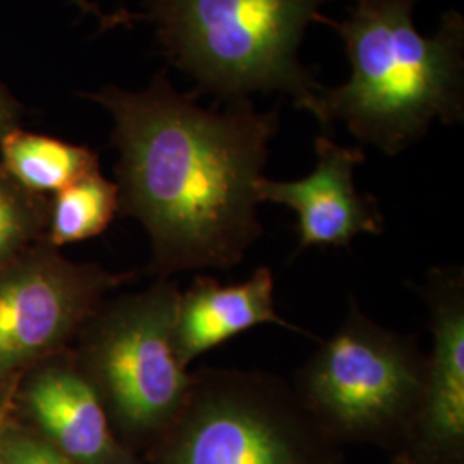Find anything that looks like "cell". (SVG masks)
Instances as JSON below:
<instances>
[{"mask_svg": "<svg viewBox=\"0 0 464 464\" xmlns=\"http://www.w3.org/2000/svg\"><path fill=\"white\" fill-rule=\"evenodd\" d=\"M92 99L114 117L119 205L149 231L155 270H229L264 236L256 183L279 111L249 99L203 109L166 74L143 92L105 88Z\"/></svg>", "mask_w": 464, "mask_h": 464, "instance_id": "cell-1", "label": "cell"}, {"mask_svg": "<svg viewBox=\"0 0 464 464\" xmlns=\"http://www.w3.org/2000/svg\"><path fill=\"white\" fill-rule=\"evenodd\" d=\"M420 0H353L346 21L318 14L344 42L351 78L322 88L312 116L327 128L344 122L351 134L389 157L413 147L433 121L464 119V17L448 11L437 34L416 30Z\"/></svg>", "mask_w": 464, "mask_h": 464, "instance_id": "cell-2", "label": "cell"}, {"mask_svg": "<svg viewBox=\"0 0 464 464\" xmlns=\"http://www.w3.org/2000/svg\"><path fill=\"white\" fill-rule=\"evenodd\" d=\"M331 0H149L145 19L172 66L220 102L255 92L293 95L312 112L324 88L299 61V45Z\"/></svg>", "mask_w": 464, "mask_h": 464, "instance_id": "cell-3", "label": "cell"}, {"mask_svg": "<svg viewBox=\"0 0 464 464\" xmlns=\"http://www.w3.org/2000/svg\"><path fill=\"white\" fill-rule=\"evenodd\" d=\"M427 354L413 334L387 329L351 299L348 314L291 382L322 430L385 439L415 429Z\"/></svg>", "mask_w": 464, "mask_h": 464, "instance_id": "cell-4", "label": "cell"}, {"mask_svg": "<svg viewBox=\"0 0 464 464\" xmlns=\"http://www.w3.org/2000/svg\"><path fill=\"white\" fill-rule=\"evenodd\" d=\"M167 431L160 464H331L291 382L268 372L199 368Z\"/></svg>", "mask_w": 464, "mask_h": 464, "instance_id": "cell-5", "label": "cell"}, {"mask_svg": "<svg viewBox=\"0 0 464 464\" xmlns=\"http://www.w3.org/2000/svg\"><path fill=\"white\" fill-rule=\"evenodd\" d=\"M179 287L160 282L119 301L92 327L84 348V377L105 411L124 430L149 435L167 430L183 410L193 373L174 351Z\"/></svg>", "mask_w": 464, "mask_h": 464, "instance_id": "cell-6", "label": "cell"}, {"mask_svg": "<svg viewBox=\"0 0 464 464\" xmlns=\"http://www.w3.org/2000/svg\"><path fill=\"white\" fill-rule=\"evenodd\" d=\"M431 332L420 413L410 440L431 464H456L464 448V270L435 266L416 285Z\"/></svg>", "mask_w": 464, "mask_h": 464, "instance_id": "cell-7", "label": "cell"}, {"mask_svg": "<svg viewBox=\"0 0 464 464\" xmlns=\"http://www.w3.org/2000/svg\"><path fill=\"white\" fill-rule=\"evenodd\" d=\"M316 166L298 181L256 183L258 203L270 201L298 216L299 251L314 246L346 248L358 236L385 229L377 199L358 191L354 169L366 160L362 147H344L327 136L315 140Z\"/></svg>", "mask_w": 464, "mask_h": 464, "instance_id": "cell-8", "label": "cell"}, {"mask_svg": "<svg viewBox=\"0 0 464 464\" xmlns=\"http://www.w3.org/2000/svg\"><path fill=\"white\" fill-rule=\"evenodd\" d=\"M107 277L66 266H26L0 279V377L64 341Z\"/></svg>", "mask_w": 464, "mask_h": 464, "instance_id": "cell-9", "label": "cell"}, {"mask_svg": "<svg viewBox=\"0 0 464 464\" xmlns=\"http://www.w3.org/2000/svg\"><path fill=\"white\" fill-rule=\"evenodd\" d=\"M266 324L315 339L276 312L274 274L268 266H258L239 284H220L214 277L198 276L179 293L172 332L174 351L179 363L188 368L201 354Z\"/></svg>", "mask_w": 464, "mask_h": 464, "instance_id": "cell-10", "label": "cell"}, {"mask_svg": "<svg viewBox=\"0 0 464 464\" xmlns=\"http://www.w3.org/2000/svg\"><path fill=\"white\" fill-rule=\"evenodd\" d=\"M28 402L52 446L74 464H122L99 392L82 372L50 368L32 383Z\"/></svg>", "mask_w": 464, "mask_h": 464, "instance_id": "cell-11", "label": "cell"}, {"mask_svg": "<svg viewBox=\"0 0 464 464\" xmlns=\"http://www.w3.org/2000/svg\"><path fill=\"white\" fill-rule=\"evenodd\" d=\"M2 157L17 181L34 191L59 193L99 170V160L93 151L21 131H9L2 138Z\"/></svg>", "mask_w": 464, "mask_h": 464, "instance_id": "cell-12", "label": "cell"}, {"mask_svg": "<svg viewBox=\"0 0 464 464\" xmlns=\"http://www.w3.org/2000/svg\"><path fill=\"white\" fill-rule=\"evenodd\" d=\"M117 208V184L95 170L59 191L52 217V241L69 245L95 237L109 227Z\"/></svg>", "mask_w": 464, "mask_h": 464, "instance_id": "cell-13", "label": "cell"}, {"mask_svg": "<svg viewBox=\"0 0 464 464\" xmlns=\"http://www.w3.org/2000/svg\"><path fill=\"white\" fill-rule=\"evenodd\" d=\"M24 234V214L13 191L0 183V260Z\"/></svg>", "mask_w": 464, "mask_h": 464, "instance_id": "cell-14", "label": "cell"}, {"mask_svg": "<svg viewBox=\"0 0 464 464\" xmlns=\"http://www.w3.org/2000/svg\"><path fill=\"white\" fill-rule=\"evenodd\" d=\"M5 464H74L53 446L32 439H14L5 449Z\"/></svg>", "mask_w": 464, "mask_h": 464, "instance_id": "cell-15", "label": "cell"}, {"mask_svg": "<svg viewBox=\"0 0 464 464\" xmlns=\"http://www.w3.org/2000/svg\"><path fill=\"white\" fill-rule=\"evenodd\" d=\"M9 119H11V112L4 102V97H0V138H4L7 131V126H9Z\"/></svg>", "mask_w": 464, "mask_h": 464, "instance_id": "cell-16", "label": "cell"}]
</instances>
